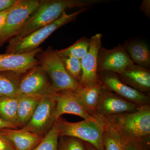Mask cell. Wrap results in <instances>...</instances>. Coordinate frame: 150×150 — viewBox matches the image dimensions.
<instances>
[{
	"label": "cell",
	"instance_id": "obj_1",
	"mask_svg": "<svg viewBox=\"0 0 150 150\" xmlns=\"http://www.w3.org/2000/svg\"><path fill=\"white\" fill-rule=\"evenodd\" d=\"M109 0H41L40 4L27 20L18 34L9 40L8 46L61 17L67 10L84 8L92 5L109 2Z\"/></svg>",
	"mask_w": 150,
	"mask_h": 150
},
{
	"label": "cell",
	"instance_id": "obj_2",
	"mask_svg": "<svg viewBox=\"0 0 150 150\" xmlns=\"http://www.w3.org/2000/svg\"><path fill=\"white\" fill-rule=\"evenodd\" d=\"M106 118L119 132L123 141L150 143L149 104L140 106L133 112L113 115Z\"/></svg>",
	"mask_w": 150,
	"mask_h": 150
},
{
	"label": "cell",
	"instance_id": "obj_3",
	"mask_svg": "<svg viewBox=\"0 0 150 150\" xmlns=\"http://www.w3.org/2000/svg\"><path fill=\"white\" fill-rule=\"evenodd\" d=\"M59 137H74L89 143L98 150H105L103 137L106 119L96 112L94 119L69 122L60 118Z\"/></svg>",
	"mask_w": 150,
	"mask_h": 150
},
{
	"label": "cell",
	"instance_id": "obj_4",
	"mask_svg": "<svg viewBox=\"0 0 150 150\" xmlns=\"http://www.w3.org/2000/svg\"><path fill=\"white\" fill-rule=\"evenodd\" d=\"M36 57L39 65L48 75L55 92L74 91L79 87V84L67 72L63 60L52 47L42 50Z\"/></svg>",
	"mask_w": 150,
	"mask_h": 150
},
{
	"label": "cell",
	"instance_id": "obj_5",
	"mask_svg": "<svg viewBox=\"0 0 150 150\" xmlns=\"http://www.w3.org/2000/svg\"><path fill=\"white\" fill-rule=\"evenodd\" d=\"M89 8H84L69 14L65 12L61 17L51 24L37 30L19 40L13 45L7 46L6 53L21 54L30 52L37 49L56 30L74 21L80 14L88 10Z\"/></svg>",
	"mask_w": 150,
	"mask_h": 150
},
{
	"label": "cell",
	"instance_id": "obj_6",
	"mask_svg": "<svg viewBox=\"0 0 150 150\" xmlns=\"http://www.w3.org/2000/svg\"><path fill=\"white\" fill-rule=\"evenodd\" d=\"M39 0H18L9 13L0 35V46L18 34L30 16L39 6Z\"/></svg>",
	"mask_w": 150,
	"mask_h": 150
},
{
	"label": "cell",
	"instance_id": "obj_7",
	"mask_svg": "<svg viewBox=\"0 0 150 150\" xmlns=\"http://www.w3.org/2000/svg\"><path fill=\"white\" fill-rule=\"evenodd\" d=\"M54 94L42 97L32 118L22 129L43 137L48 133L57 121Z\"/></svg>",
	"mask_w": 150,
	"mask_h": 150
},
{
	"label": "cell",
	"instance_id": "obj_8",
	"mask_svg": "<svg viewBox=\"0 0 150 150\" xmlns=\"http://www.w3.org/2000/svg\"><path fill=\"white\" fill-rule=\"evenodd\" d=\"M55 93L50 79L40 65L23 75L19 86V96L42 97Z\"/></svg>",
	"mask_w": 150,
	"mask_h": 150
},
{
	"label": "cell",
	"instance_id": "obj_9",
	"mask_svg": "<svg viewBox=\"0 0 150 150\" xmlns=\"http://www.w3.org/2000/svg\"><path fill=\"white\" fill-rule=\"evenodd\" d=\"M103 86L129 102L142 106L150 103L149 95L136 90L122 82L115 73L102 71L99 73Z\"/></svg>",
	"mask_w": 150,
	"mask_h": 150
},
{
	"label": "cell",
	"instance_id": "obj_10",
	"mask_svg": "<svg viewBox=\"0 0 150 150\" xmlns=\"http://www.w3.org/2000/svg\"><path fill=\"white\" fill-rule=\"evenodd\" d=\"M102 35L97 33L90 38L88 52L81 59L82 75L80 86L93 84L100 81L98 73V52L102 47Z\"/></svg>",
	"mask_w": 150,
	"mask_h": 150
},
{
	"label": "cell",
	"instance_id": "obj_11",
	"mask_svg": "<svg viewBox=\"0 0 150 150\" xmlns=\"http://www.w3.org/2000/svg\"><path fill=\"white\" fill-rule=\"evenodd\" d=\"M134 64L130 56L120 44L112 49L101 47L98 59V73L111 72L118 74L126 67Z\"/></svg>",
	"mask_w": 150,
	"mask_h": 150
},
{
	"label": "cell",
	"instance_id": "obj_12",
	"mask_svg": "<svg viewBox=\"0 0 150 150\" xmlns=\"http://www.w3.org/2000/svg\"><path fill=\"white\" fill-rule=\"evenodd\" d=\"M42 50V48L39 47L28 53L0 54V72L10 71L24 74L39 65L36 56Z\"/></svg>",
	"mask_w": 150,
	"mask_h": 150
},
{
	"label": "cell",
	"instance_id": "obj_13",
	"mask_svg": "<svg viewBox=\"0 0 150 150\" xmlns=\"http://www.w3.org/2000/svg\"><path fill=\"white\" fill-rule=\"evenodd\" d=\"M139 106L123 99L103 86L97 112L106 118L113 115L134 112Z\"/></svg>",
	"mask_w": 150,
	"mask_h": 150
},
{
	"label": "cell",
	"instance_id": "obj_14",
	"mask_svg": "<svg viewBox=\"0 0 150 150\" xmlns=\"http://www.w3.org/2000/svg\"><path fill=\"white\" fill-rule=\"evenodd\" d=\"M54 97L56 102L55 117L56 120L64 114L77 115L83 118L84 120L94 119L95 114L91 116L86 111L76 98L73 91L56 93L54 94Z\"/></svg>",
	"mask_w": 150,
	"mask_h": 150
},
{
	"label": "cell",
	"instance_id": "obj_15",
	"mask_svg": "<svg viewBox=\"0 0 150 150\" xmlns=\"http://www.w3.org/2000/svg\"><path fill=\"white\" fill-rule=\"evenodd\" d=\"M116 74L122 82L136 90L147 95L150 92L149 69L133 64Z\"/></svg>",
	"mask_w": 150,
	"mask_h": 150
},
{
	"label": "cell",
	"instance_id": "obj_16",
	"mask_svg": "<svg viewBox=\"0 0 150 150\" xmlns=\"http://www.w3.org/2000/svg\"><path fill=\"white\" fill-rule=\"evenodd\" d=\"M0 134L12 144L16 150H33L43 138L22 128L2 129Z\"/></svg>",
	"mask_w": 150,
	"mask_h": 150
},
{
	"label": "cell",
	"instance_id": "obj_17",
	"mask_svg": "<svg viewBox=\"0 0 150 150\" xmlns=\"http://www.w3.org/2000/svg\"><path fill=\"white\" fill-rule=\"evenodd\" d=\"M103 88L101 81L98 82L81 86L74 91L75 97L84 109L91 116L97 112L100 92Z\"/></svg>",
	"mask_w": 150,
	"mask_h": 150
},
{
	"label": "cell",
	"instance_id": "obj_18",
	"mask_svg": "<svg viewBox=\"0 0 150 150\" xmlns=\"http://www.w3.org/2000/svg\"><path fill=\"white\" fill-rule=\"evenodd\" d=\"M123 46L135 64L149 69L150 48L145 41L128 40L125 42Z\"/></svg>",
	"mask_w": 150,
	"mask_h": 150
},
{
	"label": "cell",
	"instance_id": "obj_19",
	"mask_svg": "<svg viewBox=\"0 0 150 150\" xmlns=\"http://www.w3.org/2000/svg\"><path fill=\"white\" fill-rule=\"evenodd\" d=\"M42 97L19 96L17 127L23 128L29 122Z\"/></svg>",
	"mask_w": 150,
	"mask_h": 150
},
{
	"label": "cell",
	"instance_id": "obj_20",
	"mask_svg": "<svg viewBox=\"0 0 150 150\" xmlns=\"http://www.w3.org/2000/svg\"><path fill=\"white\" fill-rule=\"evenodd\" d=\"M23 75L13 72H0V98L19 96V86Z\"/></svg>",
	"mask_w": 150,
	"mask_h": 150
},
{
	"label": "cell",
	"instance_id": "obj_21",
	"mask_svg": "<svg viewBox=\"0 0 150 150\" xmlns=\"http://www.w3.org/2000/svg\"><path fill=\"white\" fill-rule=\"evenodd\" d=\"M18 97L0 98V118L17 126Z\"/></svg>",
	"mask_w": 150,
	"mask_h": 150
},
{
	"label": "cell",
	"instance_id": "obj_22",
	"mask_svg": "<svg viewBox=\"0 0 150 150\" xmlns=\"http://www.w3.org/2000/svg\"><path fill=\"white\" fill-rule=\"evenodd\" d=\"M106 119L103 137L105 150H124V141L121 134Z\"/></svg>",
	"mask_w": 150,
	"mask_h": 150
},
{
	"label": "cell",
	"instance_id": "obj_23",
	"mask_svg": "<svg viewBox=\"0 0 150 150\" xmlns=\"http://www.w3.org/2000/svg\"><path fill=\"white\" fill-rule=\"evenodd\" d=\"M89 46L90 38L83 37L69 47L56 51L58 56L61 58L74 57L81 60L88 52Z\"/></svg>",
	"mask_w": 150,
	"mask_h": 150
},
{
	"label": "cell",
	"instance_id": "obj_24",
	"mask_svg": "<svg viewBox=\"0 0 150 150\" xmlns=\"http://www.w3.org/2000/svg\"><path fill=\"white\" fill-rule=\"evenodd\" d=\"M60 118L54 123L51 130L43 137L42 141L33 150H58L61 126Z\"/></svg>",
	"mask_w": 150,
	"mask_h": 150
},
{
	"label": "cell",
	"instance_id": "obj_25",
	"mask_svg": "<svg viewBox=\"0 0 150 150\" xmlns=\"http://www.w3.org/2000/svg\"><path fill=\"white\" fill-rule=\"evenodd\" d=\"M67 72L75 81L79 83L82 75L81 60L74 57L62 58Z\"/></svg>",
	"mask_w": 150,
	"mask_h": 150
},
{
	"label": "cell",
	"instance_id": "obj_26",
	"mask_svg": "<svg viewBox=\"0 0 150 150\" xmlns=\"http://www.w3.org/2000/svg\"><path fill=\"white\" fill-rule=\"evenodd\" d=\"M58 150H87L85 142L74 137H60Z\"/></svg>",
	"mask_w": 150,
	"mask_h": 150
},
{
	"label": "cell",
	"instance_id": "obj_27",
	"mask_svg": "<svg viewBox=\"0 0 150 150\" xmlns=\"http://www.w3.org/2000/svg\"><path fill=\"white\" fill-rule=\"evenodd\" d=\"M124 141V150H150V143L137 141Z\"/></svg>",
	"mask_w": 150,
	"mask_h": 150
},
{
	"label": "cell",
	"instance_id": "obj_28",
	"mask_svg": "<svg viewBox=\"0 0 150 150\" xmlns=\"http://www.w3.org/2000/svg\"><path fill=\"white\" fill-rule=\"evenodd\" d=\"M0 150H16L12 144L0 134Z\"/></svg>",
	"mask_w": 150,
	"mask_h": 150
},
{
	"label": "cell",
	"instance_id": "obj_29",
	"mask_svg": "<svg viewBox=\"0 0 150 150\" xmlns=\"http://www.w3.org/2000/svg\"><path fill=\"white\" fill-rule=\"evenodd\" d=\"M18 0H0V12L8 9L16 4Z\"/></svg>",
	"mask_w": 150,
	"mask_h": 150
},
{
	"label": "cell",
	"instance_id": "obj_30",
	"mask_svg": "<svg viewBox=\"0 0 150 150\" xmlns=\"http://www.w3.org/2000/svg\"><path fill=\"white\" fill-rule=\"evenodd\" d=\"M139 9L148 18L150 17V1L143 0L140 5Z\"/></svg>",
	"mask_w": 150,
	"mask_h": 150
},
{
	"label": "cell",
	"instance_id": "obj_31",
	"mask_svg": "<svg viewBox=\"0 0 150 150\" xmlns=\"http://www.w3.org/2000/svg\"><path fill=\"white\" fill-rule=\"evenodd\" d=\"M12 7L13 6L8 9L6 10L5 11L0 12V35L1 33L3 28L4 27L8 15L9 13L10 12Z\"/></svg>",
	"mask_w": 150,
	"mask_h": 150
},
{
	"label": "cell",
	"instance_id": "obj_32",
	"mask_svg": "<svg viewBox=\"0 0 150 150\" xmlns=\"http://www.w3.org/2000/svg\"><path fill=\"white\" fill-rule=\"evenodd\" d=\"M6 128L16 129L17 127L13 124L8 123L0 118V130Z\"/></svg>",
	"mask_w": 150,
	"mask_h": 150
},
{
	"label": "cell",
	"instance_id": "obj_33",
	"mask_svg": "<svg viewBox=\"0 0 150 150\" xmlns=\"http://www.w3.org/2000/svg\"><path fill=\"white\" fill-rule=\"evenodd\" d=\"M86 147L87 150H98L97 149H96L95 147H94L92 145L90 144L89 143L85 142Z\"/></svg>",
	"mask_w": 150,
	"mask_h": 150
}]
</instances>
